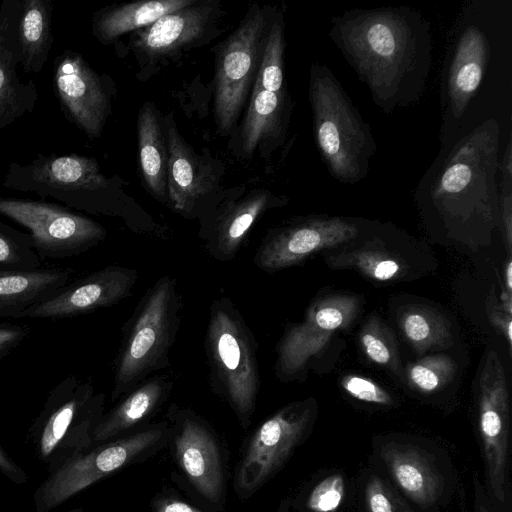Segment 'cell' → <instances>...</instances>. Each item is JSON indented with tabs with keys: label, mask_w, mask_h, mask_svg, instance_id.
<instances>
[{
	"label": "cell",
	"mask_w": 512,
	"mask_h": 512,
	"mask_svg": "<svg viewBox=\"0 0 512 512\" xmlns=\"http://www.w3.org/2000/svg\"><path fill=\"white\" fill-rule=\"evenodd\" d=\"M440 146L486 120L512 118V8L470 0L453 23L440 86Z\"/></svg>",
	"instance_id": "obj_1"
},
{
	"label": "cell",
	"mask_w": 512,
	"mask_h": 512,
	"mask_svg": "<svg viewBox=\"0 0 512 512\" xmlns=\"http://www.w3.org/2000/svg\"><path fill=\"white\" fill-rule=\"evenodd\" d=\"M328 36L384 113L417 104L433 67L430 22L410 6L352 8L330 19Z\"/></svg>",
	"instance_id": "obj_2"
},
{
	"label": "cell",
	"mask_w": 512,
	"mask_h": 512,
	"mask_svg": "<svg viewBox=\"0 0 512 512\" xmlns=\"http://www.w3.org/2000/svg\"><path fill=\"white\" fill-rule=\"evenodd\" d=\"M505 131L489 119L440 146L415 197L446 226L491 227L500 218L499 163Z\"/></svg>",
	"instance_id": "obj_3"
},
{
	"label": "cell",
	"mask_w": 512,
	"mask_h": 512,
	"mask_svg": "<svg viewBox=\"0 0 512 512\" xmlns=\"http://www.w3.org/2000/svg\"><path fill=\"white\" fill-rule=\"evenodd\" d=\"M308 91L314 138L328 172L342 184L362 181L377 150L370 125L325 64H310Z\"/></svg>",
	"instance_id": "obj_4"
},
{
	"label": "cell",
	"mask_w": 512,
	"mask_h": 512,
	"mask_svg": "<svg viewBox=\"0 0 512 512\" xmlns=\"http://www.w3.org/2000/svg\"><path fill=\"white\" fill-rule=\"evenodd\" d=\"M181 310L182 297L175 278L159 277L123 326L114 362L112 402L170 365L169 354L180 328Z\"/></svg>",
	"instance_id": "obj_5"
},
{
	"label": "cell",
	"mask_w": 512,
	"mask_h": 512,
	"mask_svg": "<svg viewBox=\"0 0 512 512\" xmlns=\"http://www.w3.org/2000/svg\"><path fill=\"white\" fill-rule=\"evenodd\" d=\"M205 352L211 391L230 407L241 428L247 430L261 387L257 342L229 297L220 296L209 307Z\"/></svg>",
	"instance_id": "obj_6"
},
{
	"label": "cell",
	"mask_w": 512,
	"mask_h": 512,
	"mask_svg": "<svg viewBox=\"0 0 512 512\" xmlns=\"http://www.w3.org/2000/svg\"><path fill=\"white\" fill-rule=\"evenodd\" d=\"M105 413V395L90 380L69 375L49 392L27 432L35 456L48 473L92 446L93 431Z\"/></svg>",
	"instance_id": "obj_7"
},
{
	"label": "cell",
	"mask_w": 512,
	"mask_h": 512,
	"mask_svg": "<svg viewBox=\"0 0 512 512\" xmlns=\"http://www.w3.org/2000/svg\"><path fill=\"white\" fill-rule=\"evenodd\" d=\"M165 420L174 481L208 512H222L227 501V457L220 435L192 408L176 403L168 406Z\"/></svg>",
	"instance_id": "obj_8"
},
{
	"label": "cell",
	"mask_w": 512,
	"mask_h": 512,
	"mask_svg": "<svg viewBox=\"0 0 512 512\" xmlns=\"http://www.w3.org/2000/svg\"><path fill=\"white\" fill-rule=\"evenodd\" d=\"M317 415L309 398L291 402L259 423L243 441L233 472L236 496L248 500L274 478L307 439Z\"/></svg>",
	"instance_id": "obj_9"
},
{
	"label": "cell",
	"mask_w": 512,
	"mask_h": 512,
	"mask_svg": "<svg viewBox=\"0 0 512 512\" xmlns=\"http://www.w3.org/2000/svg\"><path fill=\"white\" fill-rule=\"evenodd\" d=\"M2 186L52 199L71 210L92 213L105 211L104 199L112 182L93 157L70 154H39L32 162H11Z\"/></svg>",
	"instance_id": "obj_10"
},
{
	"label": "cell",
	"mask_w": 512,
	"mask_h": 512,
	"mask_svg": "<svg viewBox=\"0 0 512 512\" xmlns=\"http://www.w3.org/2000/svg\"><path fill=\"white\" fill-rule=\"evenodd\" d=\"M156 425L91 446L50 473L34 493L37 512H48L99 480L155 456L164 448Z\"/></svg>",
	"instance_id": "obj_11"
},
{
	"label": "cell",
	"mask_w": 512,
	"mask_h": 512,
	"mask_svg": "<svg viewBox=\"0 0 512 512\" xmlns=\"http://www.w3.org/2000/svg\"><path fill=\"white\" fill-rule=\"evenodd\" d=\"M277 7L253 4L216 55L214 114L218 131L230 132L256 80Z\"/></svg>",
	"instance_id": "obj_12"
},
{
	"label": "cell",
	"mask_w": 512,
	"mask_h": 512,
	"mask_svg": "<svg viewBox=\"0 0 512 512\" xmlns=\"http://www.w3.org/2000/svg\"><path fill=\"white\" fill-rule=\"evenodd\" d=\"M0 214L28 230L41 260L80 255L107 235L95 220L48 201L0 197Z\"/></svg>",
	"instance_id": "obj_13"
},
{
	"label": "cell",
	"mask_w": 512,
	"mask_h": 512,
	"mask_svg": "<svg viewBox=\"0 0 512 512\" xmlns=\"http://www.w3.org/2000/svg\"><path fill=\"white\" fill-rule=\"evenodd\" d=\"M360 309V298L352 295L333 294L315 299L303 321L287 326L279 340L276 377L289 381L300 376L309 361L321 353L331 336L346 328Z\"/></svg>",
	"instance_id": "obj_14"
},
{
	"label": "cell",
	"mask_w": 512,
	"mask_h": 512,
	"mask_svg": "<svg viewBox=\"0 0 512 512\" xmlns=\"http://www.w3.org/2000/svg\"><path fill=\"white\" fill-rule=\"evenodd\" d=\"M478 426L485 474L494 497L505 503L509 476V392L494 351L485 356L479 378Z\"/></svg>",
	"instance_id": "obj_15"
},
{
	"label": "cell",
	"mask_w": 512,
	"mask_h": 512,
	"mask_svg": "<svg viewBox=\"0 0 512 512\" xmlns=\"http://www.w3.org/2000/svg\"><path fill=\"white\" fill-rule=\"evenodd\" d=\"M355 219L339 216H307L275 227L257 247L253 262L262 271L274 273L298 265L310 255L357 238Z\"/></svg>",
	"instance_id": "obj_16"
},
{
	"label": "cell",
	"mask_w": 512,
	"mask_h": 512,
	"mask_svg": "<svg viewBox=\"0 0 512 512\" xmlns=\"http://www.w3.org/2000/svg\"><path fill=\"white\" fill-rule=\"evenodd\" d=\"M53 86L64 115L89 138H98L111 114L112 82L83 56L66 50L54 61Z\"/></svg>",
	"instance_id": "obj_17"
},
{
	"label": "cell",
	"mask_w": 512,
	"mask_h": 512,
	"mask_svg": "<svg viewBox=\"0 0 512 512\" xmlns=\"http://www.w3.org/2000/svg\"><path fill=\"white\" fill-rule=\"evenodd\" d=\"M162 125L168 150L167 203L184 218L201 221L215 209L211 200L220 180L217 168L185 142L172 114Z\"/></svg>",
	"instance_id": "obj_18"
},
{
	"label": "cell",
	"mask_w": 512,
	"mask_h": 512,
	"mask_svg": "<svg viewBox=\"0 0 512 512\" xmlns=\"http://www.w3.org/2000/svg\"><path fill=\"white\" fill-rule=\"evenodd\" d=\"M137 279L136 269L109 265L70 282L49 299L21 312L18 318H68L111 307L133 294Z\"/></svg>",
	"instance_id": "obj_19"
},
{
	"label": "cell",
	"mask_w": 512,
	"mask_h": 512,
	"mask_svg": "<svg viewBox=\"0 0 512 512\" xmlns=\"http://www.w3.org/2000/svg\"><path fill=\"white\" fill-rule=\"evenodd\" d=\"M220 16L219 2L195 0L134 32L131 48L136 56L157 64L179 56L182 50L203 43Z\"/></svg>",
	"instance_id": "obj_20"
},
{
	"label": "cell",
	"mask_w": 512,
	"mask_h": 512,
	"mask_svg": "<svg viewBox=\"0 0 512 512\" xmlns=\"http://www.w3.org/2000/svg\"><path fill=\"white\" fill-rule=\"evenodd\" d=\"M288 198L259 188L243 196L223 198L217 207L200 221L199 238L206 251L220 262L233 260L254 224L269 209L286 205Z\"/></svg>",
	"instance_id": "obj_21"
},
{
	"label": "cell",
	"mask_w": 512,
	"mask_h": 512,
	"mask_svg": "<svg viewBox=\"0 0 512 512\" xmlns=\"http://www.w3.org/2000/svg\"><path fill=\"white\" fill-rule=\"evenodd\" d=\"M21 4L22 0H5L0 6V130L31 113L39 96L35 83L23 81L18 73Z\"/></svg>",
	"instance_id": "obj_22"
},
{
	"label": "cell",
	"mask_w": 512,
	"mask_h": 512,
	"mask_svg": "<svg viewBox=\"0 0 512 512\" xmlns=\"http://www.w3.org/2000/svg\"><path fill=\"white\" fill-rule=\"evenodd\" d=\"M174 387L170 374L148 377L123 395L116 405L105 412L93 431L92 446L119 438L150 425L169 399Z\"/></svg>",
	"instance_id": "obj_23"
},
{
	"label": "cell",
	"mask_w": 512,
	"mask_h": 512,
	"mask_svg": "<svg viewBox=\"0 0 512 512\" xmlns=\"http://www.w3.org/2000/svg\"><path fill=\"white\" fill-rule=\"evenodd\" d=\"M292 110L288 90L271 92L254 82L240 131L241 153L251 156L258 148L268 154L280 146L286 138Z\"/></svg>",
	"instance_id": "obj_24"
},
{
	"label": "cell",
	"mask_w": 512,
	"mask_h": 512,
	"mask_svg": "<svg viewBox=\"0 0 512 512\" xmlns=\"http://www.w3.org/2000/svg\"><path fill=\"white\" fill-rule=\"evenodd\" d=\"M381 458L400 489L422 508L432 506L443 492V477L431 456L412 444L390 442Z\"/></svg>",
	"instance_id": "obj_25"
},
{
	"label": "cell",
	"mask_w": 512,
	"mask_h": 512,
	"mask_svg": "<svg viewBox=\"0 0 512 512\" xmlns=\"http://www.w3.org/2000/svg\"><path fill=\"white\" fill-rule=\"evenodd\" d=\"M70 269L0 271V319L18 318L27 308L45 301L70 283Z\"/></svg>",
	"instance_id": "obj_26"
},
{
	"label": "cell",
	"mask_w": 512,
	"mask_h": 512,
	"mask_svg": "<svg viewBox=\"0 0 512 512\" xmlns=\"http://www.w3.org/2000/svg\"><path fill=\"white\" fill-rule=\"evenodd\" d=\"M195 0H151L102 8L92 19V33L102 44L151 25L162 16L184 8Z\"/></svg>",
	"instance_id": "obj_27"
},
{
	"label": "cell",
	"mask_w": 512,
	"mask_h": 512,
	"mask_svg": "<svg viewBox=\"0 0 512 512\" xmlns=\"http://www.w3.org/2000/svg\"><path fill=\"white\" fill-rule=\"evenodd\" d=\"M139 163L148 191L167 203L168 150L162 119L152 102H145L137 118Z\"/></svg>",
	"instance_id": "obj_28"
},
{
	"label": "cell",
	"mask_w": 512,
	"mask_h": 512,
	"mask_svg": "<svg viewBox=\"0 0 512 512\" xmlns=\"http://www.w3.org/2000/svg\"><path fill=\"white\" fill-rule=\"evenodd\" d=\"M51 0H22L18 18L20 66L25 73L39 74L54 42Z\"/></svg>",
	"instance_id": "obj_29"
},
{
	"label": "cell",
	"mask_w": 512,
	"mask_h": 512,
	"mask_svg": "<svg viewBox=\"0 0 512 512\" xmlns=\"http://www.w3.org/2000/svg\"><path fill=\"white\" fill-rule=\"evenodd\" d=\"M398 322L407 342L419 355L454 343L447 319L426 306H409L402 311Z\"/></svg>",
	"instance_id": "obj_30"
},
{
	"label": "cell",
	"mask_w": 512,
	"mask_h": 512,
	"mask_svg": "<svg viewBox=\"0 0 512 512\" xmlns=\"http://www.w3.org/2000/svg\"><path fill=\"white\" fill-rule=\"evenodd\" d=\"M285 22L283 10L277 12L271 22L259 71L255 82L271 92L287 90L284 78Z\"/></svg>",
	"instance_id": "obj_31"
},
{
	"label": "cell",
	"mask_w": 512,
	"mask_h": 512,
	"mask_svg": "<svg viewBox=\"0 0 512 512\" xmlns=\"http://www.w3.org/2000/svg\"><path fill=\"white\" fill-rule=\"evenodd\" d=\"M359 342L366 357L373 363L400 373L397 344L391 330L372 314L359 333Z\"/></svg>",
	"instance_id": "obj_32"
},
{
	"label": "cell",
	"mask_w": 512,
	"mask_h": 512,
	"mask_svg": "<svg viewBox=\"0 0 512 512\" xmlns=\"http://www.w3.org/2000/svg\"><path fill=\"white\" fill-rule=\"evenodd\" d=\"M327 261L332 267H352L378 281L394 279L403 272L402 265L393 257L384 252L365 248L332 255Z\"/></svg>",
	"instance_id": "obj_33"
},
{
	"label": "cell",
	"mask_w": 512,
	"mask_h": 512,
	"mask_svg": "<svg viewBox=\"0 0 512 512\" xmlns=\"http://www.w3.org/2000/svg\"><path fill=\"white\" fill-rule=\"evenodd\" d=\"M456 364L444 354L423 357L406 366V378L409 385L425 394L444 388L456 373Z\"/></svg>",
	"instance_id": "obj_34"
},
{
	"label": "cell",
	"mask_w": 512,
	"mask_h": 512,
	"mask_svg": "<svg viewBox=\"0 0 512 512\" xmlns=\"http://www.w3.org/2000/svg\"><path fill=\"white\" fill-rule=\"evenodd\" d=\"M41 264L28 232L0 221V271L34 270Z\"/></svg>",
	"instance_id": "obj_35"
},
{
	"label": "cell",
	"mask_w": 512,
	"mask_h": 512,
	"mask_svg": "<svg viewBox=\"0 0 512 512\" xmlns=\"http://www.w3.org/2000/svg\"><path fill=\"white\" fill-rule=\"evenodd\" d=\"M345 494L343 476L334 473L317 482L307 493L302 506L309 512H335Z\"/></svg>",
	"instance_id": "obj_36"
},
{
	"label": "cell",
	"mask_w": 512,
	"mask_h": 512,
	"mask_svg": "<svg viewBox=\"0 0 512 512\" xmlns=\"http://www.w3.org/2000/svg\"><path fill=\"white\" fill-rule=\"evenodd\" d=\"M367 512H413L405 501L377 475H372L365 487Z\"/></svg>",
	"instance_id": "obj_37"
},
{
	"label": "cell",
	"mask_w": 512,
	"mask_h": 512,
	"mask_svg": "<svg viewBox=\"0 0 512 512\" xmlns=\"http://www.w3.org/2000/svg\"><path fill=\"white\" fill-rule=\"evenodd\" d=\"M341 385L346 393L359 401L383 406L393 404L391 395L370 378L349 374L341 379Z\"/></svg>",
	"instance_id": "obj_38"
},
{
	"label": "cell",
	"mask_w": 512,
	"mask_h": 512,
	"mask_svg": "<svg viewBox=\"0 0 512 512\" xmlns=\"http://www.w3.org/2000/svg\"><path fill=\"white\" fill-rule=\"evenodd\" d=\"M151 512H208L198 504L190 502L171 487L156 493L150 501Z\"/></svg>",
	"instance_id": "obj_39"
},
{
	"label": "cell",
	"mask_w": 512,
	"mask_h": 512,
	"mask_svg": "<svg viewBox=\"0 0 512 512\" xmlns=\"http://www.w3.org/2000/svg\"><path fill=\"white\" fill-rule=\"evenodd\" d=\"M487 317L491 325L500 332L511 347L512 342V320L511 313H509L501 304L495 299L494 291L492 290L486 301Z\"/></svg>",
	"instance_id": "obj_40"
},
{
	"label": "cell",
	"mask_w": 512,
	"mask_h": 512,
	"mask_svg": "<svg viewBox=\"0 0 512 512\" xmlns=\"http://www.w3.org/2000/svg\"><path fill=\"white\" fill-rule=\"evenodd\" d=\"M29 328L23 325L0 323V359L14 350L28 335Z\"/></svg>",
	"instance_id": "obj_41"
},
{
	"label": "cell",
	"mask_w": 512,
	"mask_h": 512,
	"mask_svg": "<svg viewBox=\"0 0 512 512\" xmlns=\"http://www.w3.org/2000/svg\"><path fill=\"white\" fill-rule=\"evenodd\" d=\"M0 472L15 483L27 481L26 473L5 453L0 446Z\"/></svg>",
	"instance_id": "obj_42"
},
{
	"label": "cell",
	"mask_w": 512,
	"mask_h": 512,
	"mask_svg": "<svg viewBox=\"0 0 512 512\" xmlns=\"http://www.w3.org/2000/svg\"><path fill=\"white\" fill-rule=\"evenodd\" d=\"M292 507V499L290 496H286L281 499L277 508L273 512H290Z\"/></svg>",
	"instance_id": "obj_43"
},
{
	"label": "cell",
	"mask_w": 512,
	"mask_h": 512,
	"mask_svg": "<svg viewBox=\"0 0 512 512\" xmlns=\"http://www.w3.org/2000/svg\"><path fill=\"white\" fill-rule=\"evenodd\" d=\"M478 512H490L482 503L478 504Z\"/></svg>",
	"instance_id": "obj_44"
},
{
	"label": "cell",
	"mask_w": 512,
	"mask_h": 512,
	"mask_svg": "<svg viewBox=\"0 0 512 512\" xmlns=\"http://www.w3.org/2000/svg\"><path fill=\"white\" fill-rule=\"evenodd\" d=\"M68 512H85V511L80 508H77V509L70 510Z\"/></svg>",
	"instance_id": "obj_45"
}]
</instances>
